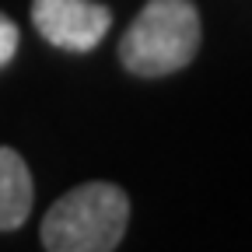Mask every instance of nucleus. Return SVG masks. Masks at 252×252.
I'll list each match as a JSON object with an SVG mask.
<instances>
[{
  "mask_svg": "<svg viewBox=\"0 0 252 252\" xmlns=\"http://www.w3.org/2000/svg\"><path fill=\"white\" fill-rule=\"evenodd\" d=\"M18 42H21V32H18V25L0 11V70L7 67V63L14 60V53H18Z\"/></svg>",
  "mask_w": 252,
  "mask_h": 252,
  "instance_id": "nucleus-5",
  "label": "nucleus"
},
{
  "mask_svg": "<svg viewBox=\"0 0 252 252\" xmlns=\"http://www.w3.org/2000/svg\"><path fill=\"white\" fill-rule=\"evenodd\" d=\"M32 25L56 49L91 53L112 28V7L94 0H32Z\"/></svg>",
  "mask_w": 252,
  "mask_h": 252,
  "instance_id": "nucleus-3",
  "label": "nucleus"
},
{
  "mask_svg": "<svg viewBox=\"0 0 252 252\" xmlns=\"http://www.w3.org/2000/svg\"><path fill=\"white\" fill-rule=\"evenodd\" d=\"M130 224V196L116 182H81L42 217L46 252H116Z\"/></svg>",
  "mask_w": 252,
  "mask_h": 252,
  "instance_id": "nucleus-2",
  "label": "nucleus"
},
{
  "mask_svg": "<svg viewBox=\"0 0 252 252\" xmlns=\"http://www.w3.org/2000/svg\"><path fill=\"white\" fill-rule=\"evenodd\" d=\"M32 200H35V186L25 158L11 147H0V231L21 228L32 214Z\"/></svg>",
  "mask_w": 252,
  "mask_h": 252,
  "instance_id": "nucleus-4",
  "label": "nucleus"
},
{
  "mask_svg": "<svg viewBox=\"0 0 252 252\" xmlns=\"http://www.w3.org/2000/svg\"><path fill=\"white\" fill-rule=\"evenodd\" d=\"M203 25L193 0H147L119 39V63L137 77H168L196 60Z\"/></svg>",
  "mask_w": 252,
  "mask_h": 252,
  "instance_id": "nucleus-1",
  "label": "nucleus"
}]
</instances>
